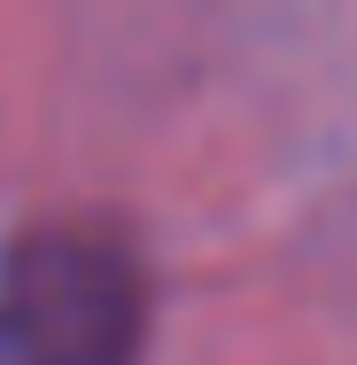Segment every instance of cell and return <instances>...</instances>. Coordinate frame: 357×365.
<instances>
[{"label": "cell", "mask_w": 357, "mask_h": 365, "mask_svg": "<svg viewBox=\"0 0 357 365\" xmlns=\"http://www.w3.org/2000/svg\"><path fill=\"white\" fill-rule=\"evenodd\" d=\"M140 272L101 233H31L0 264V365H133Z\"/></svg>", "instance_id": "1"}]
</instances>
